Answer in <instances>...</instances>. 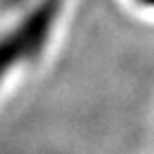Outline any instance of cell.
Listing matches in <instances>:
<instances>
[{
  "mask_svg": "<svg viewBox=\"0 0 154 154\" xmlns=\"http://www.w3.org/2000/svg\"><path fill=\"white\" fill-rule=\"evenodd\" d=\"M62 7L64 0H36L15 24L0 32V88L45 51Z\"/></svg>",
  "mask_w": 154,
  "mask_h": 154,
  "instance_id": "cell-1",
  "label": "cell"
},
{
  "mask_svg": "<svg viewBox=\"0 0 154 154\" xmlns=\"http://www.w3.org/2000/svg\"><path fill=\"white\" fill-rule=\"evenodd\" d=\"M24 2H28V0H2V7L5 9H15L17 5H24Z\"/></svg>",
  "mask_w": 154,
  "mask_h": 154,
  "instance_id": "cell-2",
  "label": "cell"
},
{
  "mask_svg": "<svg viewBox=\"0 0 154 154\" xmlns=\"http://www.w3.org/2000/svg\"><path fill=\"white\" fill-rule=\"evenodd\" d=\"M135 2H139V5H143L148 9H154V0H135Z\"/></svg>",
  "mask_w": 154,
  "mask_h": 154,
  "instance_id": "cell-3",
  "label": "cell"
}]
</instances>
